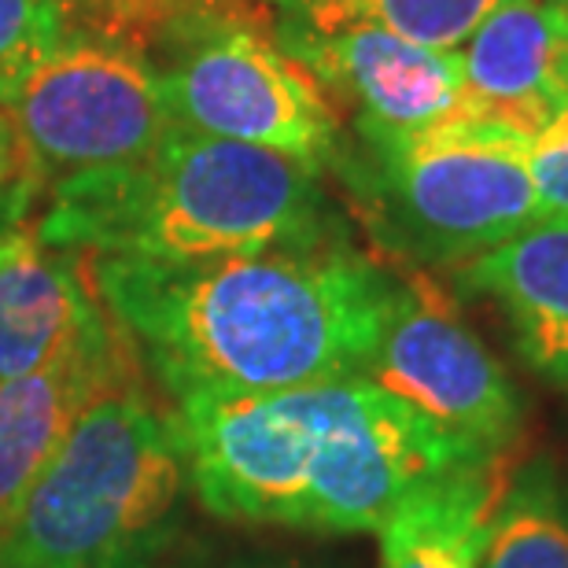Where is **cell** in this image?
Segmentation results:
<instances>
[{"instance_id": "obj_1", "label": "cell", "mask_w": 568, "mask_h": 568, "mask_svg": "<svg viewBox=\"0 0 568 568\" xmlns=\"http://www.w3.org/2000/svg\"><path fill=\"white\" fill-rule=\"evenodd\" d=\"M89 274L178 406L362 377L395 288L339 241L200 263L89 255Z\"/></svg>"}, {"instance_id": "obj_2", "label": "cell", "mask_w": 568, "mask_h": 568, "mask_svg": "<svg viewBox=\"0 0 568 568\" xmlns=\"http://www.w3.org/2000/svg\"><path fill=\"white\" fill-rule=\"evenodd\" d=\"M200 506L241 525L381 531L414 487L487 462L369 377H336L174 414Z\"/></svg>"}, {"instance_id": "obj_3", "label": "cell", "mask_w": 568, "mask_h": 568, "mask_svg": "<svg viewBox=\"0 0 568 568\" xmlns=\"http://www.w3.org/2000/svg\"><path fill=\"white\" fill-rule=\"evenodd\" d=\"M49 247L82 255L200 263L333 241L322 170L295 155L170 126L133 163L49 189L30 222Z\"/></svg>"}, {"instance_id": "obj_4", "label": "cell", "mask_w": 568, "mask_h": 568, "mask_svg": "<svg viewBox=\"0 0 568 568\" xmlns=\"http://www.w3.org/2000/svg\"><path fill=\"white\" fill-rule=\"evenodd\" d=\"M189 465L138 369L78 414L0 536V568H144L174 539Z\"/></svg>"}, {"instance_id": "obj_5", "label": "cell", "mask_w": 568, "mask_h": 568, "mask_svg": "<svg viewBox=\"0 0 568 568\" xmlns=\"http://www.w3.org/2000/svg\"><path fill=\"white\" fill-rule=\"evenodd\" d=\"M122 38L152 63L178 126L317 170L344 159L339 108L284 49L266 0H126Z\"/></svg>"}, {"instance_id": "obj_6", "label": "cell", "mask_w": 568, "mask_h": 568, "mask_svg": "<svg viewBox=\"0 0 568 568\" xmlns=\"http://www.w3.org/2000/svg\"><path fill=\"white\" fill-rule=\"evenodd\" d=\"M362 159L347 166L388 241L425 263L462 266L539 222L528 138L484 119L422 130L355 126Z\"/></svg>"}, {"instance_id": "obj_7", "label": "cell", "mask_w": 568, "mask_h": 568, "mask_svg": "<svg viewBox=\"0 0 568 568\" xmlns=\"http://www.w3.org/2000/svg\"><path fill=\"white\" fill-rule=\"evenodd\" d=\"M38 196L74 174L148 155L174 126L152 63L126 38L74 41L8 104Z\"/></svg>"}, {"instance_id": "obj_8", "label": "cell", "mask_w": 568, "mask_h": 568, "mask_svg": "<svg viewBox=\"0 0 568 568\" xmlns=\"http://www.w3.org/2000/svg\"><path fill=\"white\" fill-rule=\"evenodd\" d=\"M362 377L480 458H503L525 425V403L503 362L422 274L395 277Z\"/></svg>"}, {"instance_id": "obj_9", "label": "cell", "mask_w": 568, "mask_h": 568, "mask_svg": "<svg viewBox=\"0 0 568 568\" xmlns=\"http://www.w3.org/2000/svg\"><path fill=\"white\" fill-rule=\"evenodd\" d=\"M277 33L333 104L351 108L355 126L422 130L432 122L473 119L458 49H432L377 22L306 30L277 19Z\"/></svg>"}, {"instance_id": "obj_10", "label": "cell", "mask_w": 568, "mask_h": 568, "mask_svg": "<svg viewBox=\"0 0 568 568\" xmlns=\"http://www.w3.org/2000/svg\"><path fill=\"white\" fill-rule=\"evenodd\" d=\"M469 115L531 138L568 104V16L509 0L462 44Z\"/></svg>"}, {"instance_id": "obj_11", "label": "cell", "mask_w": 568, "mask_h": 568, "mask_svg": "<svg viewBox=\"0 0 568 568\" xmlns=\"http://www.w3.org/2000/svg\"><path fill=\"white\" fill-rule=\"evenodd\" d=\"M130 369H138V355L111 322L108 333L71 347L49 366L0 381V536L11 528L78 414Z\"/></svg>"}, {"instance_id": "obj_12", "label": "cell", "mask_w": 568, "mask_h": 568, "mask_svg": "<svg viewBox=\"0 0 568 568\" xmlns=\"http://www.w3.org/2000/svg\"><path fill=\"white\" fill-rule=\"evenodd\" d=\"M108 328L89 255L41 244L30 225L0 241V381L27 377Z\"/></svg>"}, {"instance_id": "obj_13", "label": "cell", "mask_w": 568, "mask_h": 568, "mask_svg": "<svg viewBox=\"0 0 568 568\" xmlns=\"http://www.w3.org/2000/svg\"><path fill=\"white\" fill-rule=\"evenodd\" d=\"M458 284L491 300L520 358L568 392V219H539L462 263Z\"/></svg>"}, {"instance_id": "obj_14", "label": "cell", "mask_w": 568, "mask_h": 568, "mask_svg": "<svg viewBox=\"0 0 568 568\" xmlns=\"http://www.w3.org/2000/svg\"><path fill=\"white\" fill-rule=\"evenodd\" d=\"M506 484L498 458H487L414 487L377 531L381 568H480Z\"/></svg>"}, {"instance_id": "obj_15", "label": "cell", "mask_w": 568, "mask_h": 568, "mask_svg": "<svg viewBox=\"0 0 568 568\" xmlns=\"http://www.w3.org/2000/svg\"><path fill=\"white\" fill-rule=\"evenodd\" d=\"M119 0H0V104L67 44L115 33Z\"/></svg>"}, {"instance_id": "obj_16", "label": "cell", "mask_w": 568, "mask_h": 568, "mask_svg": "<svg viewBox=\"0 0 568 568\" xmlns=\"http://www.w3.org/2000/svg\"><path fill=\"white\" fill-rule=\"evenodd\" d=\"M480 568H568V491L558 476L531 465L506 484Z\"/></svg>"}, {"instance_id": "obj_17", "label": "cell", "mask_w": 568, "mask_h": 568, "mask_svg": "<svg viewBox=\"0 0 568 568\" xmlns=\"http://www.w3.org/2000/svg\"><path fill=\"white\" fill-rule=\"evenodd\" d=\"M281 22L328 30L344 22H377L432 49H462L465 38L509 0H266Z\"/></svg>"}, {"instance_id": "obj_18", "label": "cell", "mask_w": 568, "mask_h": 568, "mask_svg": "<svg viewBox=\"0 0 568 568\" xmlns=\"http://www.w3.org/2000/svg\"><path fill=\"white\" fill-rule=\"evenodd\" d=\"M525 159L539 214L542 219H568V104L539 133H531Z\"/></svg>"}, {"instance_id": "obj_19", "label": "cell", "mask_w": 568, "mask_h": 568, "mask_svg": "<svg viewBox=\"0 0 568 568\" xmlns=\"http://www.w3.org/2000/svg\"><path fill=\"white\" fill-rule=\"evenodd\" d=\"M0 185H30L27 155H22V141L8 104H0Z\"/></svg>"}, {"instance_id": "obj_20", "label": "cell", "mask_w": 568, "mask_h": 568, "mask_svg": "<svg viewBox=\"0 0 568 568\" xmlns=\"http://www.w3.org/2000/svg\"><path fill=\"white\" fill-rule=\"evenodd\" d=\"M30 203H33L30 185H0V241H4L11 230L27 225Z\"/></svg>"}, {"instance_id": "obj_21", "label": "cell", "mask_w": 568, "mask_h": 568, "mask_svg": "<svg viewBox=\"0 0 568 568\" xmlns=\"http://www.w3.org/2000/svg\"><path fill=\"white\" fill-rule=\"evenodd\" d=\"M550 4L558 8V11H565V16H568V0H550Z\"/></svg>"}]
</instances>
